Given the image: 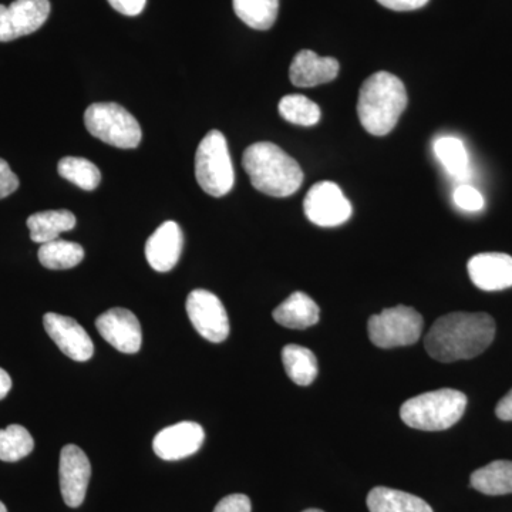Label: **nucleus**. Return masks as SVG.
I'll return each mask as SVG.
<instances>
[{"mask_svg":"<svg viewBox=\"0 0 512 512\" xmlns=\"http://www.w3.org/2000/svg\"><path fill=\"white\" fill-rule=\"evenodd\" d=\"M49 15V0H15L10 6L0 5V42L32 35L45 25Z\"/></svg>","mask_w":512,"mask_h":512,"instance_id":"10","label":"nucleus"},{"mask_svg":"<svg viewBox=\"0 0 512 512\" xmlns=\"http://www.w3.org/2000/svg\"><path fill=\"white\" fill-rule=\"evenodd\" d=\"M495 338V322L487 313L454 312L431 326L424 346L433 359L443 363L473 359Z\"/></svg>","mask_w":512,"mask_h":512,"instance_id":"1","label":"nucleus"},{"mask_svg":"<svg viewBox=\"0 0 512 512\" xmlns=\"http://www.w3.org/2000/svg\"><path fill=\"white\" fill-rule=\"evenodd\" d=\"M466 409V394L440 389L407 400L400 409V417L412 429L441 431L457 424Z\"/></svg>","mask_w":512,"mask_h":512,"instance_id":"4","label":"nucleus"},{"mask_svg":"<svg viewBox=\"0 0 512 512\" xmlns=\"http://www.w3.org/2000/svg\"><path fill=\"white\" fill-rule=\"evenodd\" d=\"M0 512H8V508L5 507L2 501H0Z\"/></svg>","mask_w":512,"mask_h":512,"instance_id":"36","label":"nucleus"},{"mask_svg":"<svg viewBox=\"0 0 512 512\" xmlns=\"http://www.w3.org/2000/svg\"><path fill=\"white\" fill-rule=\"evenodd\" d=\"M19 188L18 175L10 170L9 164L0 158V200L9 197Z\"/></svg>","mask_w":512,"mask_h":512,"instance_id":"31","label":"nucleus"},{"mask_svg":"<svg viewBox=\"0 0 512 512\" xmlns=\"http://www.w3.org/2000/svg\"><path fill=\"white\" fill-rule=\"evenodd\" d=\"M454 202H456L458 208L468 212H477L484 208V198L481 192L467 184L456 188Z\"/></svg>","mask_w":512,"mask_h":512,"instance_id":"29","label":"nucleus"},{"mask_svg":"<svg viewBox=\"0 0 512 512\" xmlns=\"http://www.w3.org/2000/svg\"><path fill=\"white\" fill-rule=\"evenodd\" d=\"M37 255H39L40 264L45 268L63 271V269H72L83 261L84 249L76 242L55 239L43 244Z\"/></svg>","mask_w":512,"mask_h":512,"instance_id":"24","label":"nucleus"},{"mask_svg":"<svg viewBox=\"0 0 512 512\" xmlns=\"http://www.w3.org/2000/svg\"><path fill=\"white\" fill-rule=\"evenodd\" d=\"M60 491L67 507L77 508L86 498L92 466L82 448L67 444L60 453Z\"/></svg>","mask_w":512,"mask_h":512,"instance_id":"11","label":"nucleus"},{"mask_svg":"<svg viewBox=\"0 0 512 512\" xmlns=\"http://www.w3.org/2000/svg\"><path fill=\"white\" fill-rule=\"evenodd\" d=\"M278 109L282 119L296 126H315L322 117L318 104L302 94H288L279 101Z\"/></svg>","mask_w":512,"mask_h":512,"instance_id":"27","label":"nucleus"},{"mask_svg":"<svg viewBox=\"0 0 512 512\" xmlns=\"http://www.w3.org/2000/svg\"><path fill=\"white\" fill-rule=\"evenodd\" d=\"M282 362L289 379L298 386H309L318 376V359L312 350L303 346H285L282 350Z\"/></svg>","mask_w":512,"mask_h":512,"instance_id":"22","label":"nucleus"},{"mask_svg":"<svg viewBox=\"0 0 512 512\" xmlns=\"http://www.w3.org/2000/svg\"><path fill=\"white\" fill-rule=\"evenodd\" d=\"M183 231L175 221H167L147 239L146 258L157 272H168L180 261L183 252Z\"/></svg>","mask_w":512,"mask_h":512,"instance_id":"16","label":"nucleus"},{"mask_svg":"<svg viewBox=\"0 0 512 512\" xmlns=\"http://www.w3.org/2000/svg\"><path fill=\"white\" fill-rule=\"evenodd\" d=\"M303 512H325V511L316 510V508H311V510H306V511H303Z\"/></svg>","mask_w":512,"mask_h":512,"instance_id":"37","label":"nucleus"},{"mask_svg":"<svg viewBox=\"0 0 512 512\" xmlns=\"http://www.w3.org/2000/svg\"><path fill=\"white\" fill-rule=\"evenodd\" d=\"M495 414L500 420L512 421V389L498 402Z\"/></svg>","mask_w":512,"mask_h":512,"instance_id":"34","label":"nucleus"},{"mask_svg":"<svg viewBox=\"0 0 512 512\" xmlns=\"http://www.w3.org/2000/svg\"><path fill=\"white\" fill-rule=\"evenodd\" d=\"M84 124L93 137L109 146L131 150L141 143L140 124L117 103H94L84 113Z\"/></svg>","mask_w":512,"mask_h":512,"instance_id":"6","label":"nucleus"},{"mask_svg":"<svg viewBox=\"0 0 512 512\" xmlns=\"http://www.w3.org/2000/svg\"><path fill=\"white\" fill-rule=\"evenodd\" d=\"M43 325L47 335L59 346L64 355L76 362H87L92 359L94 353L92 339L79 322L59 313H46Z\"/></svg>","mask_w":512,"mask_h":512,"instance_id":"13","label":"nucleus"},{"mask_svg":"<svg viewBox=\"0 0 512 512\" xmlns=\"http://www.w3.org/2000/svg\"><path fill=\"white\" fill-rule=\"evenodd\" d=\"M205 440L204 429L194 421H181L161 430L154 437L153 448L161 460L178 461L200 450Z\"/></svg>","mask_w":512,"mask_h":512,"instance_id":"14","label":"nucleus"},{"mask_svg":"<svg viewBox=\"0 0 512 512\" xmlns=\"http://www.w3.org/2000/svg\"><path fill=\"white\" fill-rule=\"evenodd\" d=\"M101 338L121 353L133 355L141 349L143 332L137 316L124 308H113L96 320Z\"/></svg>","mask_w":512,"mask_h":512,"instance_id":"12","label":"nucleus"},{"mask_svg":"<svg viewBox=\"0 0 512 512\" xmlns=\"http://www.w3.org/2000/svg\"><path fill=\"white\" fill-rule=\"evenodd\" d=\"M10 389H12V379H10L9 373L0 367V400L8 396Z\"/></svg>","mask_w":512,"mask_h":512,"instance_id":"35","label":"nucleus"},{"mask_svg":"<svg viewBox=\"0 0 512 512\" xmlns=\"http://www.w3.org/2000/svg\"><path fill=\"white\" fill-rule=\"evenodd\" d=\"M468 275L481 291L495 292L512 286V256L485 252L468 261Z\"/></svg>","mask_w":512,"mask_h":512,"instance_id":"15","label":"nucleus"},{"mask_svg":"<svg viewBox=\"0 0 512 512\" xmlns=\"http://www.w3.org/2000/svg\"><path fill=\"white\" fill-rule=\"evenodd\" d=\"M406 87L392 73L377 72L360 87L357 116L367 133L383 137L392 133L406 110Z\"/></svg>","mask_w":512,"mask_h":512,"instance_id":"2","label":"nucleus"},{"mask_svg":"<svg viewBox=\"0 0 512 512\" xmlns=\"http://www.w3.org/2000/svg\"><path fill=\"white\" fill-rule=\"evenodd\" d=\"M423 316L410 306H394L373 315L367 323L373 345L382 349L402 348L419 342L423 332Z\"/></svg>","mask_w":512,"mask_h":512,"instance_id":"7","label":"nucleus"},{"mask_svg":"<svg viewBox=\"0 0 512 512\" xmlns=\"http://www.w3.org/2000/svg\"><path fill=\"white\" fill-rule=\"evenodd\" d=\"M272 315L284 328L308 329L319 322L320 309L311 296L303 292H293Z\"/></svg>","mask_w":512,"mask_h":512,"instance_id":"18","label":"nucleus"},{"mask_svg":"<svg viewBox=\"0 0 512 512\" xmlns=\"http://www.w3.org/2000/svg\"><path fill=\"white\" fill-rule=\"evenodd\" d=\"M377 2L384 8L396 10V12H410V10L423 8L429 0H377Z\"/></svg>","mask_w":512,"mask_h":512,"instance_id":"33","label":"nucleus"},{"mask_svg":"<svg viewBox=\"0 0 512 512\" xmlns=\"http://www.w3.org/2000/svg\"><path fill=\"white\" fill-rule=\"evenodd\" d=\"M434 154L448 173L460 180L470 177V160L463 141L457 137H440L434 141Z\"/></svg>","mask_w":512,"mask_h":512,"instance_id":"25","label":"nucleus"},{"mask_svg":"<svg viewBox=\"0 0 512 512\" xmlns=\"http://www.w3.org/2000/svg\"><path fill=\"white\" fill-rule=\"evenodd\" d=\"M35 448V440L28 430L19 424H10L0 430V460L6 463H16L28 457Z\"/></svg>","mask_w":512,"mask_h":512,"instance_id":"28","label":"nucleus"},{"mask_svg":"<svg viewBox=\"0 0 512 512\" xmlns=\"http://www.w3.org/2000/svg\"><path fill=\"white\" fill-rule=\"evenodd\" d=\"M235 15L255 30H268L278 18L279 0H232Z\"/></svg>","mask_w":512,"mask_h":512,"instance_id":"23","label":"nucleus"},{"mask_svg":"<svg viewBox=\"0 0 512 512\" xmlns=\"http://www.w3.org/2000/svg\"><path fill=\"white\" fill-rule=\"evenodd\" d=\"M187 313L192 326L208 342L221 343L229 336V319L217 295L195 289L187 298Z\"/></svg>","mask_w":512,"mask_h":512,"instance_id":"9","label":"nucleus"},{"mask_svg":"<svg viewBox=\"0 0 512 512\" xmlns=\"http://www.w3.org/2000/svg\"><path fill=\"white\" fill-rule=\"evenodd\" d=\"M303 210L312 224L319 227H338L352 217V204L338 184L322 181L306 194Z\"/></svg>","mask_w":512,"mask_h":512,"instance_id":"8","label":"nucleus"},{"mask_svg":"<svg viewBox=\"0 0 512 512\" xmlns=\"http://www.w3.org/2000/svg\"><path fill=\"white\" fill-rule=\"evenodd\" d=\"M76 222L73 212L67 210L37 212L28 218L30 238L36 244H47L59 239L62 232L72 231Z\"/></svg>","mask_w":512,"mask_h":512,"instance_id":"20","label":"nucleus"},{"mask_svg":"<svg viewBox=\"0 0 512 512\" xmlns=\"http://www.w3.org/2000/svg\"><path fill=\"white\" fill-rule=\"evenodd\" d=\"M367 508L370 512H434L420 497L387 487H376L370 491Z\"/></svg>","mask_w":512,"mask_h":512,"instance_id":"19","label":"nucleus"},{"mask_svg":"<svg viewBox=\"0 0 512 512\" xmlns=\"http://www.w3.org/2000/svg\"><path fill=\"white\" fill-rule=\"evenodd\" d=\"M339 70L340 64L333 57H320L312 50H301L293 57L289 79L296 87H315L333 82Z\"/></svg>","mask_w":512,"mask_h":512,"instance_id":"17","label":"nucleus"},{"mask_svg":"<svg viewBox=\"0 0 512 512\" xmlns=\"http://www.w3.org/2000/svg\"><path fill=\"white\" fill-rule=\"evenodd\" d=\"M195 178L211 197H224L234 188V165L221 131L211 130L202 138L195 154Z\"/></svg>","mask_w":512,"mask_h":512,"instance_id":"5","label":"nucleus"},{"mask_svg":"<svg viewBox=\"0 0 512 512\" xmlns=\"http://www.w3.org/2000/svg\"><path fill=\"white\" fill-rule=\"evenodd\" d=\"M471 487L485 495L512 494V461L498 460L471 474Z\"/></svg>","mask_w":512,"mask_h":512,"instance_id":"21","label":"nucleus"},{"mask_svg":"<svg viewBox=\"0 0 512 512\" xmlns=\"http://www.w3.org/2000/svg\"><path fill=\"white\" fill-rule=\"evenodd\" d=\"M214 512H252V503L248 495L231 494L222 498Z\"/></svg>","mask_w":512,"mask_h":512,"instance_id":"30","label":"nucleus"},{"mask_svg":"<svg viewBox=\"0 0 512 512\" xmlns=\"http://www.w3.org/2000/svg\"><path fill=\"white\" fill-rule=\"evenodd\" d=\"M242 165L251 184L262 194L285 198L303 183V171L295 158L272 143H255L244 151Z\"/></svg>","mask_w":512,"mask_h":512,"instance_id":"3","label":"nucleus"},{"mask_svg":"<svg viewBox=\"0 0 512 512\" xmlns=\"http://www.w3.org/2000/svg\"><path fill=\"white\" fill-rule=\"evenodd\" d=\"M57 171L64 180L77 185L84 191H94L101 183L99 167L82 157H64L57 165Z\"/></svg>","mask_w":512,"mask_h":512,"instance_id":"26","label":"nucleus"},{"mask_svg":"<svg viewBox=\"0 0 512 512\" xmlns=\"http://www.w3.org/2000/svg\"><path fill=\"white\" fill-rule=\"evenodd\" d=\"M121 15L138 16L146 8L147 0H107Z\"/></svg>","mask_w":512,"mask_h":512,"instance_id":"32","label":"nucleus"}]
</instances>
